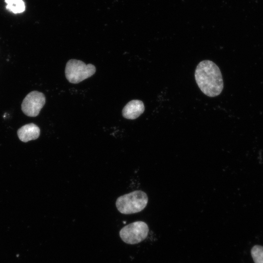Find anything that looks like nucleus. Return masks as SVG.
Here are the masks:
<instances>
[{
  "mask_svg": "<svg viewBox=\"0 0 263 263\" xmlns=\"http://www.w3.org/2000/svg\"><path fill=\"white\" fill-rule=\"evenodd\" d=\"M95 71V66L92 64H86L81 60L72 59L66 63L65 73L70 83L76 84L92 76Z\"/></svg>",
  "mask_w": 263,
  "mask_h": 263,
  "instance_id": "7ed1b4c3",
  "label": "nucleus"
},
{
  "mask_svg": "<svg viewBox=\"0 0 263 263\" xmlns=\"http://www.w3.org/2000/svg\"><path fill=\"white\" fill-rule=\"evenodd\" d=\"M149 227L143 221H136L124 226L119 232L122 240L126 244H134L146 239L149 233Z\"/></svg>",
  "mask_w": 263,
  "mask_h": 263,
  "instance_id": "20e7f679",
  "label": "nucleus"
},
{
  "mask_svg": "<svg viewBox=\"0 0 263 263\" xmlns=\"http://www.w3.org/2000/svg\"><path fill=\"white\" fill-rule=\"evenodd\" d=\"M251 254L254 263H263V246L254 245L251 250Z\"/></svg>",
  "mask_w": 263,
  "mask_h": 263,
  "instance_id": "1a4fd4ad",
  "label": "nucleus"
},
{
  "mask_svg": "<svg viewBox=\"0 0 263 263\" xmlns=\"http://www.w3.org/2000/svg\"><path fill=\"white\" fill-rule=\"evenodd\" d=\"M44 94L38 91H34L26 95L21 104V110L27 116H37L45 105Z\"/></svg>",
  "mask_w": 263,
  "mask_h": 263,
  "instance_id": "39448f33",
  "label": "nucleus"
},
{
  "mask_svg": "<svg viewBox=\"0 0 263 263\" xmlns=\"http://www.w3.org/2000/svg\"><path fill=\"white\" fill-rule=\"evenodd\" d=\"M148 202V197L145 192L135 190L119 197L115 204L120 213L131 214L143 210Z\"/></svg>",
  "mask_w": 263,
  "mask_h": 263,
  "instance_id": "f03ea898",
  "label": "nucleus"
},
{
  "mask_svg": "<svg viewBox=\"0 0 263 263\" xmlns=\"http://www.w3.org/2000/svg\"><path fill=\"white\" fill-rule=\"evenodd\" d=\"M17 134L20 140L27 142L37 139L40 135V129L37 125L31 123L20 128L17 131Z\"/></svg>",
  "mask_w": 263,
  "mask_h": 263,
  "instance_id": "0eeeda50",
  "label": "nucleus"
},
{
  "mask_svg": "<svg viewBox=\"0 0 263 263\" xmlns=\"http://www.w3.org/2000/svg\"><path fill=\"white\" fill-rule=\"evenodd\" d=\"M5 2L7 3L6 9L14 14L21 13L25 11V6L23 0H5Z\"/></svg>",
  "mask_w": 263,
  "mask_h": 263,
  "instance_id": "6e6552de",
  "label": "nucleus"
},
{
  "mask_svg": "<svg viewBox=\"0 0 263 263\" xmlns=\"http://www.w3.org/2000/svg\"><path fill=\"white\" fill-rule=\"evenodd\" d=\"M195 78L201 91L206 95L215 97L219 95L224 88L221 71L213 61L204 60L197 66Z\"/></svg>",
  "mask_w": 263,
  "mask_h": 263,
  "instance_id": "f257e3e1",
  "label": "nucleus"
},
{
  "mask_svg": "<svg viewBox=\"0 0 263 263\" xmlns=\"http://www.w3.org/2000/svg\"><path fill=\"white\" fill-rule=\"evenodd\" d=\"M145 110L143 102L140 100H132L129 102L123 108V116L128 119H135L142 114Z\"/></svg>",
  "mask_w": 263,
  "mask_h": 263,
  "instance_id": "423d86ee",
  "label": "nucleus"
}]
</instances>
